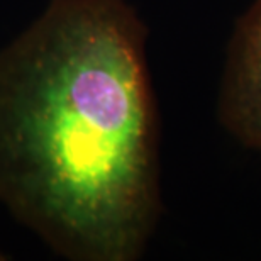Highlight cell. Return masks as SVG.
<instances>
[{
    "label": "cell",
    "mask_w": 261,
    "mask_h": 261,
    "mask_svg": "<svg viewBox=\"0 0 261 261\" xmlns=\"http://www.w3.org/2000/svg\"><path fill=\"white\" fill-rule=\"evenodd\" d=\"M146 28L126 0H49L0 49V203L71 261H136L160 217Z\"/></svg>",
    "instance_id": "cell-1"
},
{
    "label": "cell",
    "mask_w": 261,
    "mask_h": 261,
    "mask_svg": "<svg viewBox=\"0 0 261 261\" xmlns=\"http://www.w3.org/2000/svg\"><path fill=\"white\" fill-rule=\"evenodd\" d=\"M219 119L238 141L261 151V0L239 20L219 95Z\"/></svg>",
    "instance_id": "cell-2"
}]
</instances>
